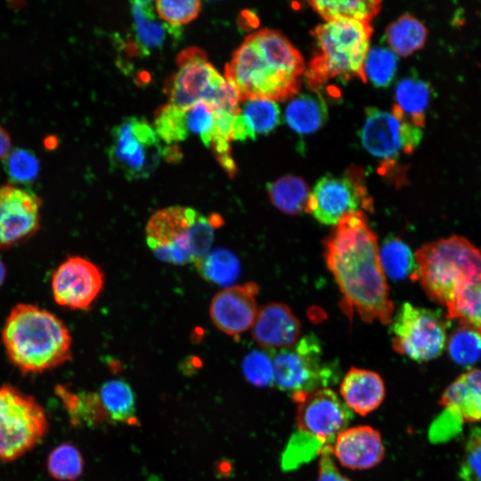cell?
I'll list each match as a JSON object with an SVG mask.
<instances>
[{"mask_svg":"<svg viewBox=\"0 0 481 481\" xmlns=\"http://www.w3.org/2000/svg\"><path fill=\"white\" fill-rule=\"evenodd\" d=\"M324 258L342 294L348 317L367 322L392 321L394 303L379 258L377 236L363 211L343 216L323 242Z\"/></svg>","mask_w":481,"mask_h":481,"instance_id":"6da1fadb","label":"cell"},{"mask_svg":"<svg viewBox=\"0 0 481 481\" xmlns=\"http://www.w3.org/2000/svg\"><path fill=\"white\" fill-rule=\"evenodd\" d=\"M306 67L297 48L279 31L262 29L248 36L226 64L224 78L236 87L240 101L294 97Z\"/></svg>","mask_w":481,"mask_h":481,"instance_id":"7a4b0ae2","label":"cell"},{"mask_svg":"<svg viewBox=\"0 0 481 481\" xmlns=\"http://www.w3.org/2000/svg\"><path fill=\"white\" fill-rule=\"evenodd\" d=\"M10 362L23 373H41L71 358L72 339L61 319L31 304H18L2 330Z\"/></svg>","mask_w":481,"mask_h":481,"instance_id":"3957f363","label":"cell"},{"mask_svg":"<svg viewBox=\"0 0 481 481\" xmlns=\"http://www.w3.org/2000/svg\"><path fill=\"white\" fill-rule=\"evenodd\" d=\"M291 397L297 403L296 422L281 455L284 471L332 451L337 436L353 418V412L330 387L295 393Z\"/></svg>","mask_w":481,"mask_h":481,"instance_id":"277c9868","label":"cell"},{"mask_svg":"<svg viewBox=\"0 0 481 481\" xmlns=\"http://www.w3.org/2000/svg\"><path fill=\"white\" fill-rule=\"evenodd\" d=\"M414 257V280L444 306L462 288L481 281V249L463 237L453 235L425 244Z\"/></svg>","mask_w":481,"mask_h":481,"instance_id":"5b68a950","label":"cell"},{"mask_svg":"<svg viewBox=\"0 0 481 481\" xmlns=\"http://www.w3.org/2000/svg\"><path fill=\"white\" fill-rule=\"evenodd\" d=\"M371 34V22L357 20H331L315 27L318 53L306 70L308 86L314 89L335 77L366 82L363 63Z\"/></svg>","mask_w":481,"mask_h":481,"instance_id":"8992f818","label":"cell"},{"mask_svg":"<svg viewBox=\"0 0 481 481\" xmlns=\"http://www.w3.org/2000/svg\"><path fill=\"white\" fill-rule=\"evenodd\" d=\"M178 70L166 83L169 104L186 110L204 102L214 110L233 116L240 113V97L236 87L208 61L200 48L190 47L177 57Z\"/></svg>","mask_w":481,"mask_h":481,"instance_id":"52a82bcc","label":"cell"},{"mask_svg":"<svg viewBox=\"0 0 481 481\" xmlns=\"http://www.w3.org/2000/svg\"><path fill=\"white\" fill-rule=\"evenodd\" d=\"M273 385L292 394L329 387L339 378L338 363L325 359L322 343L308 333L286 348L271 350Z\"/></svg>","mask_w":481,"mask_h":481,"instance_id":"ba28073f","label":"cell"},{"mask_svg":"<svg viewBox=\"0 0 481 481\" xmlns=\"http://www.w3.org/2000/svg\"><path fill=\"white\" fill-rule=\"evenodd\" d=\"M48 420L41 404L11 385L0 386V461L17 460L45 436Z\"/></svg>","mask_w":481,"mask_h":481,"instance_id":"9c48e42d","label":"cell"},{"mask_svg":"<svg viewBox=\"0 0 481 481\" xmlns=\"http://www.w3.org/2000/svg\"><path fill=\"white\" fill-rule=\"evenodd\" d=\"M163 151L159 136L145 119L126 117L112 129L108 157L112 170L132 181L148 178L159 166Z\"/></svg>","mask_w":481,"mask_h":481,"instance_id":"30bf717a","label":"cell"},{"mask_svg":"<svg viewBox=\"0 0 481 481\" xmlns=\"http://www.w3.org/2000/svg\"><path fill=\"white\" fill-rule=\"evenodd\" d=\"M395 351L422 363L438 357L445 341V325L434 311L404 303L392 318Z\"/></svg>","mask_w":481,"mask_h":481,"instance_id":"8fae6325","label":"cell"},{"mask_svg":"<svg viewBox=\"0 0 481 481\" xmlns=\"http://www.w3.org/2000/svg\"><path fill=\"white\" fill-rule=\"evenodd\" d=\"M363 178V170L356 167L342 175L322 176L310 192L306 212L321 224L336 225L350 213L372 211L373 201Z\"/></svg>","mask_w":481,"mask_h":481,"instance_id":"7c38bea8","label":"cell"},{"mask_svg":"<svg viewBox=\"0 0 481 481\" xmlns=\"http://www.w3.org/2000/svg\"><path fill=\"white\" fill-rule=\"evenodd\" d=\"M200 214L192 208L182 206L156 211L145 227V239L150 249L166 263H193V231Z\"/></svg>","mask_w":481,"mask_h":481,"instance_id":"4fadbf2b","label":"cell"},{"mask_svg":"<svg viewBox=\"0 0 481 481\" xmlns=\"http://www.w3.org/2000/svg\"><path fill=\"white\" fill-rule=\"evenodd\" d=\"M365 114L360 136L363 147L371 155L392 161L402 151L412 153L420 143L421 128L410 121L374 107L367 108Z\"/></svg>","mask_w":481,"mask_h":481,"instance_id":"5bb4252c","label":"cell"},{"mask_svg":"<svg viewBox=\"0 0 481 481\" xmlns=\"http://www.w3.org/2000/svg\"><path fill=\"white\" fill-rule=\"evenodd\" d=\"M104 285L102 271L81 257H70L62 262L52 276L54 301L72 310L91 306Z\"/></svg>","mask_w":481,"mask_h":481,"instance_id":"9a60e30c","label":"cell"},{"mask_svg":"<svg viewBox=\"0 0 481 481\" xmlns=\"http://www.w3.org/2000/svg\"><path fill=\"white\" fill-rule=\"evenodd\" d=\"M41 200L14 184L0 185V249L35 234L40 226Z\"/></svg>","mask_w":481,"mask_h":481,"instance_id":"2e32d148","label":"cell"},{"mask_svg":"<svg viewBox=\"0 0 481 481\" xmlns=\"http://www.w3.org/2000/svg\"><path fill=\"white\" fill-rule=\"evenodd\" d=\"M258 291L257 284L249 281L216 293L209 306L214 325L230 336H238L252 328L258 312L256 300Z\"/></svg>","mask_w":481,"mask_h":481,"instance_id":"e0dca14e","label":"cell"},{"mask_svg":"<svg viewBox=\"0 0 481 481\" xmlns=\"http://www.w3.org/2000/svg\"><path fill=\"white\" fill-rule=\"evenodd\" d=\"M332 453L344 467L362 470L378 465L384 458L385 447L378 430L370 426H357L338 434Z\"/></svg>","mask_w":481,"mask_h":481,"instance_id":"ac0fdd59","label":"cell"},{"mask_svg":"<svg viewBox=\"0 0 481 481\" xmlns=\"http://www.w3.org/2000/svg\"><path fill=\"white\" fill-rule=\"evenodd\" d=\"M300 335V322L282 303H269L258 310L252 326V337L266 350L294 346Z\"/></svg>","mask_w":481,"mask_h":481,"instance_id":"d6986e66","label":"cell"},{"mask_svg":"<svg viewBox=\"0 0 481 481\" xmlns=\"http://www.w3.org/2000/svg\"><path fill=\"white\" fill-rule=\"evenodd\" d=\"M344 404L362 416L376 410L383 402L386 390L382 378L375 371L351 368L339 387Z\"/></svg>","mask_w":481,"mask_h":481,"instance_id":"ffe728a7","label":"cell"},{"mask_svg":"<svg viewBox=\"0 0 481 481\" xmlns=\"http://www.w3.org/2000/svg\"><path fill=\"white\" fill-rule=\"evenodd\" d=\"M439 404L456 419L481 421V370L469 369L444 391Z\"/></svg>","mask_w":481,"mask_h":481,"instance_id":"44dd1931","label":"cell"},{"mask_svg":"<svg viewBox=\"0 0 481 481\" xmlns=\"http://www.w3.org/2000/svg\"><path fill=\"white\" fill-rule=\"evenodd\" d=\"M280 109L276 102L267 99H252L244 102L233 121L232 140L256 139L266 135L280 124Z\"/></svg>","mask_w":481,"mask_h":481,"instance_id":"7402d4cb","label":"cell"},{"mask_svg":"<svg viewBox=\"0 0 481 481\" xmlns=\"http://www.w3.org/2000/svg\"><path fill=\"white\" fill-rule=\"evenodd\" d=\"M131 11L135 29V42L144 55L151 50L161 49L167 36H180V28L160 21L154 12L152 2L132 1Z\"/></svg>","mask_w":481,"mask_h":481,"instance_id":"603a6c76","label":"cell"},{"mask_svg":"<svg viewBox=\"0 0 481 481\" xmlns=\"http://www.w3.org/2000/svg\"><path fill=\"white\" fill-rule=\"evenodd\" d=\"M430 85L415 77L401 79L395 86L396 105L392 113L397 118L405 120V115L411 118V123L421 128L425 123V112L431 98Z\"/></svg>","mask_w":481,"mask_h":481,"instance_id":"cb8c5ba5","label":"cell"},{"mask_svg":"<svg viewBox=\"0 0 481 481\" xmlns=\"http://www.w3.org/2000/svg\"><path fill=\"white\" fill-rule=\"evenodd\" d=\"M327 114V105L319 93L302 94L289 102L285 118L292 130L299 135H308L323 125Z\"/></svg>","mask_w":481,"mask_h":481,"instance_id":"d4e9b609","label":"cell"},{"mask_svg":"<svg viewBox=\"0 0 481 481\" xmlns=\"http://www.w3.org/2000/svg\"><path fill=\"white\" fill-rule=\"evenodd\" d=\"M108 416L114 421L136 425L135 396L131 386L122 379L104 382L98 394Z\"/></svg>","mask_w":481,"mask_h":481,"instance_id":"484cf974","label":"cell"},{"mask_svg":"<svg viewBox=\"0 0 481 481\" xmlns=\"http://www.w3.org/2000/svg\"><path fill=\"white\" fill-rule=\"evenodd\" d=\"M428 29L417 18L404 14L386 29V41L391 49L403 57H407L426 44Z\"/></svg>","mask_w":481,"mask_h":481,"instance_id":"4316f807","label":"cell"},{"mask_svg":"<svg viewBox=\"0 0 481 481\" xmlns=\"http://www.w3.org/2000/svg\"><path fill=\"white\" fill-rule=\"evenodd\" d=\"M266 190L271 202L281 212L288 215L306 212L310 192L301 177L282 176L268 183Z\"/></svg>","mask_w":481,"mask_h":481,"instance_id":"83f0119b","label":"cell"},{"mask_svg":"<svg viewBox=\"0 0 481 481\" xmlns=\"http://www.w3.org/2000/svg\"><path fill=\"white\" fill-rule=\"evenodd\" d=\"M308 4L326 21L349 20L371 22L381 7V3L376 0H318Z\"/></svg>","mask_w":481,"mask_h":481,"instance_id":"f1b7e54d","label":"cell"},{"mask_svg":"<svg viewBox=\"0 0 481 481\" xmlns=\"http://www.w3.org/2000/svg\"><path fill=\"white\" fill-rule=\"evenodd\" d=\"M57 392L69 412L73 425L93 427L107 420L99 395L90 392L72 393L58 386Z\"/></svg>","mask_w":481,"mask_h":481,"instance_id":"f546056e","label":"cell"},{"mask_svg":"<svg viewBox=\"0 0 481 481\" xmlns=\"http://www.w3.org/2000/svg\"><path fill=\"white\" fill-rule=\"evenodd\" d=\"M379 258L384 273L391 279L414 280L416 261L410 248L399 238L388 236L379 249Z\"/></svg>","mask_w":481,"mask_h":481,"instance_id":"4dcf8cb0","label":"cell"},{"mask_svg":"<svg viewBox=\"0 0 481 481\" xmlns=\"http://www.w3.org/2000/svg\"><path fill=\"white\" fill-rule=\"evenodd\" d=\"M195 266L206 281L223 286L232 285L240 273L237 257L223 249L209 251Z\"/></svg>","mask_w":481,"mask_h":481,"instance_id":"1f68e13d","label":"cell"},{"mask_svg":"<svg viewBox=\"0 0 481 481\" xmlns=\"http://www.w3.org/2000/svg\"><path fill=\"white\" fill-rule=\"evenodd\" d=\"M445 307L448 318L481 332V281L462 288Z\"/></svg>","mask_w":481,"mask_h":481,"instance_id":"d6a6232c","label":"cell"},{"mask_svg":"<svg viewBox=\"0 0 481 481\" xmlns=\"http://www.w3.org/2000/svg\"><path fill=\"white\" fill-rule=\"evenodd\" d=\"M46 468L50 476L56 480L76 481L84 472L85 461L75 445L63 443L51 451Z\"/></svg>","mask_w":481,"mask_h":481,"instance_id":"836d02e7","label":"cell"},{"mask_svg":"<svg viewBox=\"0 0 481 481\" xmlns=\"http://www.w3.org/2000/svg\"><path fill=\"white\" fill-rule=\"evenodd\" d=\"M398 55L387 47L375 46L368 50L363 73L366 78L376 87H387L395 77Z\"/></svg>","mask_w":481,"mask_h":481,"instance_id":"e575fe53","label":"cell"},{"mask_svg":"<svg viewBox=\"0 0 481 481\" xmlns=\"http://www.w3.org/2000/svg\"><path fill=\"white\" fill-rule=\"evenodd\" d=\"M448 352L452 360L461 366L475 364L481 358V332L461 325L451 335Z\"/></svg>","mask_w":481,"mask_h":481,"instance_id":"d590c367","label":"cell"},{"mask_svg":"<svg viewBox=\"0 0 481 481\" xmlns=\"http://www.w3.org/2000/svg\"><path fill=\"white\" fill-rule=\"evenodd\" d=\"M154 130L159 138L167 144L185 140L190 135L186 127L185 110L169 103L160 107L154 116Z\"/></svg>","mask_w":481,"mask_h":481,"instance_id":"8d00e7d4","label":"cell"},{"mask_svg":"<svg viewBox=\"0 0 481 481\" xmlns=\"http://www.w3.org/2000/svg\"><path fill=\"white\" fill-rule=\"evenodd\" d=\"M8 177L16 183H32L38 175L40 162L30 150L15 148L4 159Z\"/></svg>","mask_w":481,"mask_h":481,"instance_id":"74e56055","label":"cell"},{"mask_svg":"<svg viewBox=\"0 0 481 481\" xmlns=\"http://www.w3.org/2000/svg\"><path fill=\"white\" fill-rule=\"evenodd\" d=\"M242 371L245 379L259 387L273 385V364L271 350H252L242 361Z\"/></svg>","mask_w":481,"mask_h":481,"instance_id":"f35d334b","label":"cell"},{"mask_svg":"<svg viewBox=\"0 0 481 481\" xmlns=\"http://www.w3.org/2000/svg\"><path fill=\"white\" fill-rule=\"evenodd\" d=\"M185 110L186 127L189 135L200 137L209 147L215 136L216 115L214 110L204 102H200Z\"/></svg>","mask_w":481,"mask_h":481,"instance_id":"ab89813d","label":"cell"},{"mask_svg":"<svg viewBox=\"0 0 481 481\" xmlns=\"http://www.w3.org/2000/svg\"><path fill=\"white\" fill-rule=\"evenodd\" d=\"M200 4L197 0H159L155 2V8L158 15L168 25L180 27L198 16Z\"/></svg>","mask_w":481,"mask_h":481,"instance_id":"60d3db41","label":"cell"},{"mask_svg":"<svg viewBox=\"0 0 481 481\" xmlns=\"http://www.w3.org/2000/svg\"><path fill=\"white\" fill-rule=\"evenodd\" d=\"M461 481H481V427L470 430L459 469Z\"/></svg>","mask_w":481,"mask_h":481,"instance_id":"b9f144b4","label":"cell"},{"mask_svg":"<svg viewBox=\"0 0 481 481\" xmlns=\"http://www.w3.org/2000/svg\"><path fill=\"white\" fill-rule=\"evenodd\" d=\"M331 454L332 451L329 450L320 456L316 481H350L338 470L331 458Z\"/></svg>","mask_w":481,"mask_h":481,"instance_id":"7bdbcfd3","label":"cell"},{"mask_svg":"<svg viewBox=\"0 0 481 481\" xmlns=\"http://www.w3.org/2000/svg\"><path fill=\"white\" fill-rule=\"evenodd\" d=\"M12 140L9 133L0 124V160L11 151Z\"/></svg>","mask_w":481,"mask_h":481,"instance_id":"ee69618b","label":"cell"},{"mask_svg":"<svg viewBox=\"0 0 481 481\" xmlns=\"http://www.w3.org/2000/svg\"><path fill=\"white\" fill-rule=\"evenodd\" d=\"M163 157L168 162H177L182 158V153L176 145H172L164 148Z\"/></svg>","mask_w":481,"mask_h":481,"instance_id":"f6af8a7d","label":"cell"},{"mask_svg":"<svg viewBox=\"0 0 481 481\" xmlns=\"http://www.w3.org/2000/svg\"><path fill=\"white\" fill-rule=\"evenodd\" d=\"M6 276V269L4 262L0 259V287L3 285Z\"/></svg>","mask_w":481,"mask_h":481,"instance_id":"bcb514c9","label":"cell"}]
</instances>
